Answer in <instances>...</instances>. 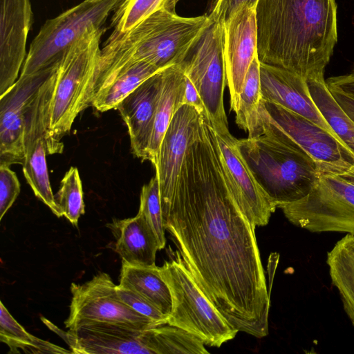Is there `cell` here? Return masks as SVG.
<instances>
[{"mask_svg":"<svg viewBox=\"0 0 354 354\" xmlns=\"http://www.w3.org/2000/svg\"><path fill=\"white\" fill-rule=\"evenodd\" d=\"M161 206L165 229L207 297L239 332L266 336L270 291L255 228L233 198L204 118Z\"/></svg>","mask_w":354,"mask_h":354,"instance_id":"cell-1","label":"cell"},{"mask_svg":"<svg viewBox=\"0 0 354 354\" xmlns=\"http://www.w3.org/2000/svg\"><path fill=\"white\" fill-rule=\"evenodd\" d=\"M337 10L335 0H259V62L306 81L323 77L337 41Z\"/></svg>","mask_w":354,"mask_h":354,"instance_id":"cell-2","label":"cell"},{"mask_svg":"<svg viewBox=\"0 0 354 354\" xmlns=\"http://www.w3.org/2000/svg\"><path fill=\"white\" fill-rule=\"evenodd\" d=\"M259 134L236 145L261 187L277 207L306 196L322 176L315 160L259 111Z\"/></svg>","mask_w":354,"mask_h":354,"instance_id":"cell-3","label":"cell"},{"mask_svg":"<svg viewBox=\"0 0 354 354\" xmlns=\"http://www.w3.org/2000/svg\"><path fill=\"white\" fill-rule=\"evenodd\" d=\"M104 31V27L88 29L60 59L48 115L47 154L62 153V138L70 131L79 113L88 106Z\"/></svg>","mask_w":354,"mask_h":354,"instance_id":"cell-4","label":"cell"},{"mask_svg":"<svg viewBox=\"0 0 354 354\" xmlns=\"http://www.w3.org/2000/svg\"><path fill=\"white\" fill-rule=\"evenodd\" d=\"M209 21V15L185 17L162 8L127 32L113 30L102 48L163 70L183 61Z\"/></svg>","mask_w":354,"mask_h":354,"instance_id":"cell-5","label":"cell"},{"mask_svg":"<svg viewBox=\"0 0 354 354\" xmlns=\"http://www.w3.org/2000/svg\"><path fill=\"white\" fill-rule=\"evenodd\" d=\"M160 267L171 292L172 307L167 324L183 329L209 346L220 347L239 332L232 327L200 288L179 252Z\"/></svg>","mask_w":354,"mask_h":354,"instance_id":"cell-6","label":"cell"},{"mask_svg":"<svg viewBox=\"0 0 354 354\" xmlns=\"http://www.w3.org/2000/svg\"><path fill=\"white\" fill-rule=\"evenodd\" d=\"M120 0H84L48 19L32 41L19 76L53 66L64 52L88 29L104 27Z\"/></svg>","mask_w":354,"mask_h":354,"instance_id":"cell-7","label":"cell"},{"mask_svg":"<svg viewBox=\"0 0 354 354\" xmlns=\"http://www.w3.org/2000/svg\"><path fill=\"white\" fill-rule=\"evenodd\" d=\"M178 65L198 90L210 126L217 130L228 129L223 102L227 81L223 23L210 18Z\"/></svg>","mask_w":354,"mask_h":354,"instance_id":"cell-8","label":"cell"},{"mask_svg":"<svg viewBox=\"0 0 354 354\" xmlns=\"http://www.w3.org/2000/svg\"><path fill=\"white\" fill-rule=\"evenodd\" d=\"M293 225L310 232L354 235V185L338 175H322L304 198L279 205Z\"/></svg>","mask_w":354,"mask_h":354,"instance_id":"cell-9","label":"cell"},{"mask_svg":"<svg viewBox=\"0 0 354 354\" xmlns=\"http://www.w3.org/2000/svg\"><path fill=\"white\" fill-rule=\"evenodd\" d=\"M259 111L317 162L322 175H340L354 165V153L339 138L306 118L261 99Z\"/></svg>","mask_w":354,"mask_h":354,"instance_id":"cell-10","label":"cell"},{"mask_svg":"<svg viewBox=\"0 0 354 354\" xmlns=\"http://www.w3.org/2000/svg\"><path fill=\"white\" fill-rule=\"evenodd\" d=\"M58 67L41 85L27 104L24 124L23 172L35 195L57 217L62 216L53 193L48 176L46 155V129L50 103L55 88Z\"/></svg>","mask_w":354,"mask_h":354,"instance_id":"cell-11","label":"cell"},{"mask_svg":"<svg viewBox=\"0 0 354 354\" xmlns=\"http://www.w3.org/2000/svg\"><path fill=\"white\" fill-rule=\"evenodd\" d=\"M109 274L100 272L83 284L72 283L66 328L87 322L116 324L139 329L160 326L122 301Z\"/></svg>","mask_w":354,"mask_h":354,"instance_id":"cell-12","label":"cell"},{"mask_svg":"<svg viewBox=\"0 0 354 354\" xmlns=\"http://www.w3.org/2000/svg\"><path fill=\"white\" fill-rule=\"evenodd\" d=\"M213 131L225 180L238 207L254 228L266 225L277 205L255 179L229 129Z\"/></svg>","mask_w":354,"mask_h":354,"instance_id":"cell-13","label":"cell"},{"mask_svg":"<svg viewBox=\"0 0 354 354\" xmlns=\"http://www.w3.org/2000/svg\"><path fill=\"white\" fill-rule=\"evenodd\" d=\"M223 27L226 81L231 109L236 113L246 74L258 55L256 7L242 5L223 22Z\"/></svg>","mask_w":354,"mask_h":354,"instance_id":"cell-14","label":"cell"},{"mask_svg":"<svg viewBox=\"0 0 354 354\" xmlns=\"http://www.w3.org/2000/svg\"><path fill=\"white\" fill-rule=\"evenodd\" d=\"M59 62L33 75L19 76L16 82L0 96V162L23 165L26 106Z\"/></svg>","mask_w":354,"mask_h":354,"instance_id":"cell-15","label":"cell"},{"mask_svg":"<svg viewBox=\"0 0 354 354\" xmlns=\"http://www.w3.org/2000/svg\"><path fill=\"white\" fill-rule=\"evenodd\" d=\"M32 17L30 0H0V96L19 77Z\"/></svg>","mask_w":354,"mask_h":354,"instance_id":"cell-16","label":"cell"},{"mask_svg":"<svg viewBox=\"0 0 354 354\" xmlns=\"http://www.w3.org/2000/svg\"><path fill=\"white\" fill-rule=\"evenodd\" d=\"M201 115L192 106L182 105L174 113L161 142L155 167L161 205L171 198L189 145L194 142Z\"/></svg>","mask_w":354,"mask_h":354,"instance_id":"cell-17","label":"cell"},{"mask_svg":"<svg viewBox=\"0 0 354 354\" xmlns=\"http://www.w3.org/2000/svg\"><path fill=\"white\" fill-rule=\"evenodd\" d=\"M146 329L87 322L69 328L64 337L73 353L150 354L145 342Z\"/></svg>","mask_w":354,"mask_h":354,"instance_id":"cell-18","label":"cell"},{"mask_svg":"<svg viewBox=\"0 0 354 354\" xmlns=\"http://www.w3.org/2000/svg\"><path fill=\"white\" fill-rule=\"evenodd\" d=\"M260 80L263 100L306 118L339 138L315 104L305 79L283 68L260 62Z\"/></svg>","mask_w":354,"mask_h":354,"instance_id":"cell-19","label":"cell"},{"mask_svg":"<svg viewBox=\"0 0 354 354\" xmlns=\"http://www.w3.org/2000/svg\"><path fill=\"white\" fill-rule=\"evenodd\" d=\"M162 71L142 83L117 106L128 128L132 153L142 160H147L161 91Z\"/></svg>","mask_w":354,"mask_h":354,"instance_id":"cell-20","label":"cell"},{"mask_svg":"<svg viewBox=\"0 0 354 354\" xmlns=\"http://www.w3.org/2000/svg\"><path fill=\"white\" fill-rule=\"evenodd\" d=\"M115 239V250L122 261L131 265L155 266L160 246L157 237L140 213L133 218L108 224Z\"/></svg>","mask_w":354,"mask_h":354,"instance_id":"cell-21","label":"cell"},{"mask_svg":"<svg viewBox=\"0 0 354 354\" xmlns=\"http://www.w3.org/2000/svg\"><path fill=\"white\" fill-rule=\"evenodd\" d=\"M185 75L177 64L162 71L161 91L158 102L147 160L156 165L160 146L176 111L183 105Z\"/></svg>","mask_w":354,"mask_h":354,"instance_id":"cell-22","label":"cell"},{"mask_svg":"<svg viewBox=\"0 0 354 354\" xmlns=\"http://www.w3.org/2000/svg\"><path fill=\"white\" fill-rule=\"evenodd\" d=\"M119 282L120 285L139 293L169 316L172 307L171 295L160 267L131 265L122 261Z\"/></svg>","mask_w":354,"mask_h":354,"instance_id":"cell-23","label":"cell"},{"mask_svg":"<svg viewBox=\"0 0 354 354\" xmlns=\"http://www.w3.org/2000/svg\"><path fill=\"white\" fill-rule=\"evenodd\" d=\"M326 263L333 285L354 326V235L346 234L328 252Z\"/></svg>","mask_w":354,"mask_h":354,"instance_id":"cell-24","label":"cell"},{"mask_svg":"<svg viewBox=\"0 0 354 354\" xmlns=\"http://www.w3.org/2000/svg\"><path fill=\"white\" fill-rule=\"evenodd\" d=\"M311 97L325 120L354 153V121L333 97L323 77L307 80Z\"/></svg>","mask_w":354,"mask_h":354,"instance_id":"cell-25","label":"cell"},{"mask_svg":"<svg viewBox=\"0 0 354 354\" xmlns=\"http://www.w3.org/2000/svg\"><path fill=\"white\" fill-rule=\"evenodd\" d=\"M145 342L151 354L209 353L198 337L167 324L147 328Z\"/></svg>","mask_w":354,"mask_h":354,"instance_id":"cell-26","label":"cell"},{"mask_svg":"<svg viewBox=\"0 0 354 354\" xmlns=\"http://www.w3.org/2000/svg\"><path fill=\"white\" fill-rule=\"evenodd\" d=\"M0 341L7 344L10 353H73L62 347L38 338L19 324L2 302L0 303Z\"/></svg>","mask_w":354,"mask_h":354,"instance_id":"cell-27","label":"cell"},{"mask_svg":"<svg viewBox=\"0 0 354 354\" xmlns=\"http://www.w3.org/2000/svg\"><path fill=\"white\" fill-rule=\"evenodd\" d=\"M261 99L260 62L257 55L246 74L236 112V123L248 132V138L259 136V106Z\"/></svg>","mask_w":354,"mask_h":354,"instance_id":"cell-28","label":"cell"},{"mask_svg":"<svg viewBox=\"0 0 354 354\" xmlns=\"http://www.w3.org/2000/svg\"><path fill=\"white\" fill-rule=\"evenodd\" d=\"M55 198L62 216L77 225L80 216L84 214L82 185L77 168L71 167L66 172Z\"/></svg>","mask_w":354,"mask_h":354,"instance_id":"cell-29","label":"cell"},{"mask_svg":"<svg viewBox=\"0 0 354 354\" xmlns=\"http://www.w3.org/2000/svg\"><path fill=\"white\" fill-rule=\"evenodd\" d=\"M168 0H120L113 11V30L127 32L153 12L165 8Z\"/></svg>","mask_w":354,"mask_h":354,"instance_id":"cell-30","label":"cell"},{"mask_svg":"<svg viewBox=\"0 0 354 354\" xmlns=\"http://www.w3.org/2000/svg\"><path fill=\"white\" fill-rule=\"evenodd\" d=\"M138 213L143 216L154 232L158 241L160 250L163 249L166 243L165 229L163 223L159 183L156 175L142 187Z\"/></svg>","mask_w":354,"mask_h":354,"instance_id":"cell-31","label":"cell"},{"mask_svg":"<svg viewBox=\"0 0 354 354\" xmlns=\"http://www.w3.org/2000/svg\"><path fill=\"white\" fill-rule=\"evenodd\" d=\"M116 292L120 299L136 312L158 325L167 324L168 317L139 293L120 284L116 286Z\"/></svg>","mask_w":354,"mask_h":354,"instance_id":"cell-32","label":"cell"},{"mask_svg":"<svg viewBox=\"0 0 354 354\" xmlns=\"http://www.w3.org/2000/svg\"><path fill=\"white\" fill-rule=\"evenodd\" d=\"M20 193V183L10 165L0 162V220L12 207Z\"/></svg>","mask_w":354,"mask_h":354,"instance_id":"cell-33","label":"cell"},{"mask_svg":"<svg viewBox=\"0 0 354 354\" xmlns=\"http://www.w3.org/2000/svg\"><path fill=\"white\" fill-rule=\"evenodd\" d=\"M259 0H216L209 14L215 21L223 23L243 4L257 7Z\"/></svg>","mask_w":354,"mask_h":354,"instance_id":"cell-34","label":"cell"},{"mask_svg":"<svg viewBox=\"0 0 354 354\" xmlns=\"http://www.w3.org/2000/svg\"><path fill=\"white\" fill-rule=\"evenodd\" d=\"M326 82L330 89L339 91L354 99V64L348 73L330 77Z\"/></svg>","mask_w":354,"mask_h":354,"instance_id":"cell-35","label":"cell"},{"mask_svg":"<svg viewBox=\"0 0 354 354\" xmlns=\"http://www.w3.org/2000/svg\"><path fill=\"white\" fill-rule=\"evenodd\" d=\"M183 104L193 106L201 115L206 117L205 108L202 98L196 88L186 75L183 97Z\"/></svg>","mask_w":354,"mask_h":354,"instance_id":"cell-36","label":"cell"},{"mask_svg":"<svg viewBox=\"0 0 354 354\" xmlns=\"http://www.w3.org/2000/svg\"><path fill=\"white\" fill-rule=\"evenodd\" d=\"M330 91L338 104L354 121V99L339 91L334 89H330Z\"/></svg>","mask_w":354,"mask_h":354,"instance_id":"cell-37","label":"cell"},{"mask_svg":"<svg viewBox=\"0 0 354 354\" xmlns=\"http://www.w3.org/2000/svg\"><path fill=\"white\" fill-rule=\"evenodd\" d=\"M338 176L354 185V165L344 173Z\"/></svg>","mask_w":354,"mask_h":354,"instance_id":"cell-38","label":"cell"},{"mask_svg":"<svg viewBox=\"0 0 354 354\" xmlns=\"http://www.w3.org/2000/svg\"><path fill=\"white\" fill-rule=\"evenodd\" d=\"M180 0H168L165 9L175 11L176 6Z\"/></svg>","mask_w":354,"mask_h":354,"instance_id":"cell-39","label":"cell"}]
</instances>
